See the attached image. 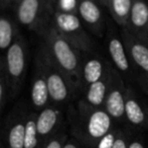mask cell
I'll return each instance as SVG.
<instances>
[{"instance_id": "1", "label": "cell", "mask_w": 148, "mask_h": 148, "mask_svg": "<svg viewBox=\"0 0 148 148\" xmlns=\"http://www.w3.org/2000/svg\"><path fill=\"white\" fill-rule=\"evenodd\" d=\"M66 120L72 137L84 148H94L108 132L117 126L105 110L93 107L83 99H79L76 105L69 106Z\"/></svg>"}, {"instance_id": "2", "label": "cell", "mask_w": 148, "mask_h": 148, "mask_svg": "<svg viewBox=\"0 0 148 148\" xmlns=\"http://www.w3.org/2000/svg\"><path fill=\"white\" fill-rule=\"evenodd\" d=\"M41 39L53 63L68 77L78 94H81V66L84 54L51 26Z\"/></svg>"}, {"instance_id": "3", "label": "cell", "mask_w": 148, "mask_h": 148, "mask_svg": "<svg viewBox=\"0 0 148 148\" xmlns=\"http://www.w3.org/2000/svg\"><path fill=\"white\" fill-rule=\"evenodd\" d=\"M29 64V46L22 34L14 40L4 56V76L9 89V99H13L21 91Z\"/></svg>"}, {"instance_id": "4", "label": "cell", "mask_w": 148, "mask_h": 148, "mask_svg": "<svg viewBox=\"0 0 148 148\" xmlns=\"http://www.w3.org/2000/svg\"><path fill=\"white\" fill-rule=\"evenodd\" d=\"M34 59L38 61L45 75L51 103L62 107L70 105L71 101L78 95V92L68 77L53 63L42 43L39 44L35 50Z\"/></svg>"}, {"instance_id": "5", "label": "cell", "mask_w": 148, "mask_h": 148, "mask_svg": "<svg viewBox=\"0 0 148 148\" xmlns=\"http://www.w3.org/2000/svg\"><path fill=\"white\" fill-rule=\"evenodd\" d=\"M51 26L83 54L96 51V43L92 34L89 33L77 13L55 9L51 15Z\"/></svg>"}, {"instance_id": "6", "label": "cell", "mask_w": 148, "mask_h": 148, "mask_svg": "<svg viewBox=\"0 0 148 148\" xmlns=\"http://www.w3.org/2000/svg\"><path fill=\"white\" fill-rule=\"evenodd\" d=\"M12 6L17 24L40 37L51 26L55 10L51 0H16Z\"/></svg>"}, {"instance_id": "7", "label": "cell", "mask_w": 148, "mask_h": 148, "mask_svg": "<svg viewBox=\"0 0 148 148\" xmlns=\"http://www.w3.org/2000/svg\"><path fill=\"white\" fill-rule=\"evenodd\" d=\"M125 44L135 82L148 94V47L145 41L135 37L126 28L120 32Z\"/></svg>"}, {"instance_id": "8", "label": "cell", "mask_w": 148, "mask_h": 148, "mask_svg": "<svg viewBox=\"0 0 148 148\" xmlns=\"http://www.w3.org/2000/svg\"><path fill=\"white\" fill-rule=\"evenodd\" d=\"M29 107L25 101H19L8 114L3 127L6 148H24L25 121Z\"/></svg>"}, {"instance_id": "9", "label": "cell", "mask_w": 148, "mask_h": 148, "mask_svg": "<svg viewBox=\"0 0 148 148\" xmlns=\"http://www.w3.org/2000/svg\"><path fill=\"white\" fill-rule=\"evenodd\" d=\"M125 127L132 133L148 130V105L130 83H127L125 99Z\"/></svg>"}, {"instance_id": "10", "label": "cell", "mask_w": 148, "mask_h": 148, "mask_svg": "<svg viewBox=\"0 0 148 148\" xmlns=\"http://www.w3.org/2000/svg\"><path fill=\"white\" fill-rule=\"evenodd\" d=\"M106 37H107V51L111 60V64L124 77L126 82L128 81V83H130L135 81L130 60L121 34L119 35L113 28H110L106 33Z\"/></svg>"}, {"instance_id": "11", "label": "cell", "mask_w": 148, "mask_h": 148, "mask_svg": "<svg viewBox=\"0 0 148 148\" xmlns=\"http://www.w3.org/2000/svg\"><path fill=\"white\" fill-rule=\"evenodd\" d=\"M127 82L115 69L113 81L106 97L104 110L109 114L115 124L125 126V99H126Z\"/></svg>"}, {"instance_id": "12", "label": "cell", "mask_w": 148, "mask_h": 148, "mask_svg": "<svg viewBox=\"0 0 148 148\" xmlns=\"http://www.w3.org/2000/svg\"><path fill=\"white\" fill-rule=\"evenodd\" d=\"M104 6L98 0H78L77 14L90 34L104 38L107 33Z\"/></svg>"}, {"instance_id": "13", "label": "cell", "mask_w": 148, "mask_h": 148, "mask_svg": "<svg viewBox=\"0 0 148 148\" xmlns=\"http://www.w3.org/2000/svg\"><path fill=\"white\" fill-rule=\"evenodd\" d=\"M64 107L51 104L36 112V129L43 144L64 129Z\"/></svg>"}, {"instance_id": "14", "label": "cell", "mask_w": 148, "mask_h": 148, "mask_svg": "<svg viewBox=\"0 0 148 148\" xmlns=\"http://www.w3.org/2000/svg\"><path fill=\"white\" fill-rule=\"evenodd\" d=\"M109 65L110 62L106 60L103 55L97 53L96 51L84 54L81 66V94L90 85L100 80L104 76L109 68Z\"/></svg>"}, {"instance_id": "15", "label": "cell", "mask_w": 148, "mask_h": 148, "mask_svg": "<svg viewBox=\"0 0 148 148\" xmlns=\"http://www.w3.org/2000/svg\"><path fill=\"white\" fill-rule=\"evenodd\" d=\"M29 101L30 107L35 112L40 111L43 108L51 104L45 75L38 61L34 58H33V70L32 77H31Z\"/></svg>"}, {"instance_id": "16", "label": "cell", "mask_w": 148, "mask_h": 148, "mask_svg": "<svg viewBox=\"0 0 148 148\" xmlns=\"http://www.w3.org/2000/svg\"><path fill=\"white\" fill-rule=\"evenodd\" d=\"M114 72H115V67L110 62L109 68L104 74V76L100 80L90 85L82 93V99L93 107L104 109L106 97H107L108 91H109L112 81H113Z\"/></svg>"}, {"instance_id": "17", "label": "cell", "mask_w": 148, "mask_h": 148, "mask_svg": "<svg viewBox=\"0 0 148 148\" xmlns=\"http://www.w3.org/2000/svg\"><path fill=\"white\" fill-rule=\"evenodd\" d=\"M126 28L139 39L148 38V1L133 0L130 16Z\"/></svg>"}, {"instance_id": "18", "label": "cell", "mask_w": 148, "mask_h": 148, "mask_svg": "<svg viewBox=\"0 0 148 148\" xmlns=\"http://www.w3.org/2000/svg\"><path fill=\"white\" fill-rule=\"evenodd\" d=\"M19 24L9 16L0 14V50L6 51L11 46L14 40L21 34L19 32Z\"/></svg>"}, {"instance_id": "19", "label": "cell", "mask_w": 148, "mask_h": 148, "mask_svg": "<svg viewBox=\"0 0 148 148\" xmlns=\"http://www.w3.org/2000/svg\"><path fill=\"white\" fill-rule=\"evenodd\" d=\"M132 3L133 0H106V7L112 18L122 28L127 26Z\"/></svg>"}, {"instance_id": "20", "label": "cell", "mask_w": 148, "mask_h": 148, "mask_svg": "<svg viewBox=\"0 0 148 148\" xmlns=\"http://www.w3.org/2000/svg\"><path fill=\"white\" fill-rule=\"evenodd\" d=\"M43 147H45V144L41 142L36 129V112L29 109L25 121L24 148H43Z\"/></svg>"}, {"instance_id": "21", "label": "cell", "mask_w": 148, "mask_h": 148, "mask_svg": "<svg viewBox=\"0 0 148 148\" xmlns=\"http://www.w3.org/2000/svg\"><path fill=\"white\" fill-rule=\"evenodd\" d=\"M119 128H120V126H118V125L114 127L110 132H108L107 134L97 143V145L94 148H113L114 144H115L116 138H117Z\"/></svg>"}, {"instance_id": "22", "label": "cell", "mask_w": 148, "mask_h": 148, "mask_svg": "<svg viewBox=\"0 0 148 148\" xmlns=\"http://www.w3.org/2000/svg\"><path fill=\"white\" fill-rule=\"evenodd\" d=\"M69 134L64 129H62V131H60L59 133L53 136L47 143L45 144L43 148H62L64 145V143L68 141Z\"/></svg>"}, {"instance_id": "23", "label": "cell", "mask_w": 148, "mask_h": 148, "mask_svg": "<svg viewBox=\"0 0 148 148\" xmlns=\"http://www.w3.org/2000/svg\"><path fill=\"white\" fill-rule=\"evenodd\" d=\"M131 135H132V132L127 127L120 126L113 148H128Z\"/></svg>"}, {"instance_id": "24", "label": "cell", "mask_w": 148, "mask_h": 148, "mask_svg": "<svg viewBox=\"0 0 148 148\" xmlns=\"http://www.w3.org/2000/svg\"><path fill=\"white\" fill-rule=\"evenodd\" d=\"M8 99H9V89H8L7 81L5 76L1 75L0 76V117Z\"/></svg>"}, {"instance_id": "25", "label": "cell", "mask_w": 148, "mask_h": 148, "mask_svg": "<svg viewBox=\"0 0 148 148\" xmlns=\"http://www.w3.org/2000/svg\"><path fill=\"white\" fill-rule=\"evenodd\" d=\"M128 148H148L142 133H132Z\"/></svg>"}, {"instance_id": "26", "label": "cell", "mask_w": 148, "mask_h": 148, "mask_svg": "<svg viewBox=\"0 0 148 148\" xmlns=\"http://www.w3.org/2000/svg\"><path fill=\"white\" fill-rule=\"evenodd\" d=\"M62 148H84V147L82 146V144H81L78 140H76L75 138L71 137V138H69L68 141L64 143Z\"/></svg>"}, {"instance_id": "27", "label": "cell", "mask_w": 148, "mask_h": 148, "mask_svg": "<svg viewBox=\"0 0 148 148\" xmlns=\"http://www.w3.org/2000/svg\"><path fill=\"white\" fill-rule=\"evenodd\" d=\"M10 6H12V4L9 0H0V9H5Z\"/></svg>"}, {"instance_id": "28", "label": "cell", "mask_w": 148, "mask_h": 148, "mask_svg": "<svg viewBox=\"0 0 148 148\" xmlns=\"http://www.w3.org/2000/svg\"><path fill=\"white\" fill-rule=\"evenodd\" d=\"M1 75H4V58L0 54V76Z\"/></svg>"}, {"instance_id": "29", "label": "cell", "mask_w": 148, "mask_h": 148, "mask_svg": "<svg viewBox=\"0 0 148 148\" xmlns=\"http://www.w3.org/2000/svg\"><path fill=\"white\" fill-rule=\"evenodd\" d=\"M98 1H99L100 3L104 6V7H106V0H98Z\"/></svg>"}, {"instance_id": "30", "label": "cell", "mask_w": 148, "mask_h": 148, "mask_svg": "<svg viewBox=\"0 0 148 148\" xmlns=\"http://www.w3.org/2000/svg\"><path fill=\"white\" fill-rule=\"evenodd\" d=\"M0 148H5V147H4V145L1 143V141H0Z\"/></svg>"}, {"instance_id": "31", "label": "cell", "mask_w": 148, "mask_h": 148, "mask_svg": "<svg viewBox=\"0 0 148 148\" xmlns=\"http://www.w3.org/2000/svg\"><path fill=\"white\" fill-rule=\"evenodd\" d=\"M9 1L11 2V4H12V5H13V3H14V2L16 1V0H9Z\"/></svg>"}, {"instance_id": "32", "label": "cell", "mask_w": 148, "mask_h": 148, "mask_svg": "<svg viewBox=\"0 0 148 148\" xmlns=\"http://www.w3.org/2000/svg\"><path fill=\"white\" fill-rule=\"evenodd\" d=\"M51 1L53 2V4H56V3H57V1H58V0H51Z\"/></svg>"}, {"instance_id": "33", "label": "cell", "mask_w": 148, "mask_h": 148, "mask_svg": "<svg viewBox=\"0 0 148 148\" xmlns=\"http://www.w3.org/2000/svg\"><path fill=\"white\" fill-rule=\"evenodd\" d=\"M145 43H146V45H147V47H148V38L146 40H145Z\"/></svg>"}, {"instance_id": "34", "label": "cell", "mask_w": 148, "mask_h": 148, "mask_svg": "<svg viewBox=\"0 0 148 148\" xmlns=\"http://www.w3.org/2000/svg\"><path fill=\"white\" fill-rule=\"evenodd\" d=\"M147 1H148V0H147Z\"/></svg>"}]
</instances>
